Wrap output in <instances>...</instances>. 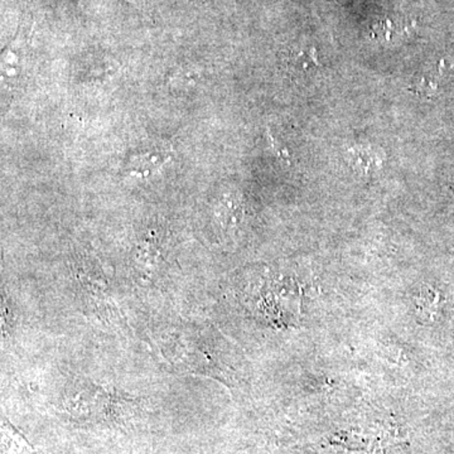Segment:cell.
Here are the masks:
<instances>
[{"label": "cell", "mask_w": 454, "mask_h": 454, "mask_svg": "<svg viewBox=\"0 0 454 454\" xmlns=\"http://www.w3.org/2000/svg\"><path fill=\"white\" fill-rule=\"evenodd\" d=\"M284 68L293 79L304 80L321 68L316 49L293 50L284 59Z\"/></svg>", "instance_id": "6da1fadb"}, {"label": "cell", "mask_w": 454, "mask_h": 454, "mask_svg": "<svg viewBox=\"0 0 454 454\" xmlns=\"http://www.w3.org/2000/svg\"><path fill=\"white\" fill-rule=\"evenodd\" d=\"M348 163L361 175H370V173L381 168L380 157L372 149L363 148V146L349 149Z\"/></svg>", "instance_id": "7a4b0ae2"}, {"label": "cell", "mask_w": 454, "mask_h": 454, "mask_svg": "<svg viewBox=\"0 0 454 454\" xmlns=\"http://www.w3.org/2000/svg\"><path fill=\"white\" fill-rule=\"evenodd\" d=\"M3 450L5 454H35L28 442L8 422H3Z\"/></svg>", "instance_id": "3957f363"}, {"label": "cell", "mask_w": 454, "mask_h": 454, "mask_svg": "<svg viewBox=\"0 0 454 454\" xmlns=\"http://www.w3.org/2000/svg\"><path fill=\"white\" fill-rule=\"evenodd\" d=\"M219 212L220 220L223 225H238L241 215L240 203L238 202V200L231 199V197H227L226 200H223Z\"/></svg>", "instance_id": "277c9868"}, {"label": "cell", "mask_w": 454, "mask_h": 454, "mask_svg": "<svg viewBox=\"0 0 454 454\" xmlns=\"http://www.w3.org/2000/svg\"><path fill=\"white\" fill-rule=\"evenodd\" d=\"M411 91L415 92L419 97L430 98L438 91V83L434 80L428 79V77H420L411 86Z\"/></svg>", "instance_id": "5b68a950"}]
</instances>
